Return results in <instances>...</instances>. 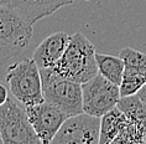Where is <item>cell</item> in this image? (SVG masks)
<instances>
[{"mask_svg":"<svg viewBox=\"0 0 146 144\" xmlns=\"http://www.w3.org/2000/svg\"><path fill=\"white\" fill-rule=\"evenodd\" d=\"M4 143V139H3V134H1V129H0V144Z\"/></svg>","mask_w":146,"mask_h":144,"instance_id":"ffe728a7","label":"cell"},{"mask_svg":"<svg viewBox=\"0 0 146 144\" xmlns=\"http://www.w3.org/2000/svg\"><path fill=\"white\" fill-rule=\"evenodd\" d=\"M98 71L110 82L120 86L123 81L124 71H125V62L123 57L114 56L109 54H96Z\"/></svg>","mask_w":146,"mask_h":144,"instance_id":"8fae6325","label":"cell"},{"mask_svg":"<svg viewBox=\"0 0 146 144\" xmlns=\"http://www.w3.org/2000/svg\"><path fill=\"white\" fill-rule=\"evenodd\" d=\"M0 129L5 144H41V139L23 111L11 97L0 106Z\"/></svg>","mask_w":146,"mask_h":144,"instance_id":"5b68a950","label":"cell"},{"mask_svg":"<svg viewBox=\"0 0 146 144\" xmlns=\"http://www.w3.org/2000/svg\"><path fill=\"white\" fill-rule=\"evenodd\" d=\"M126 116L118 107H114L102 117L100 122V140L99 144H110L119 134Z\"/></svg>","mask_w":146,"mask_h":144,"instance_id":"7c38bea8","label":"cell"},{"mask_svg":"<svg viewBox=\"0 0 146 144\" xmlns=\"http://www.w3.org/2000/svg\"><path fill=\"white\" fill-rule=\"evenodd\" d=\"M13 0H0V8L1 6H11Z\"/></svg>","mask_w":146,"mask_h":144,"instance_id":"d6986e66","label":"cell"},{"mask_svg":"<svg viewBox=\"0 0 146 144\" xmlns=\"http://www.w3.org/2000/svg\"><path fill=\"white\" fill-rule=\"evenodd\" d=\"M72 3H74V0H13L11 6L34 25Z\"/></svg>","mask_w":146,"mask_h":144,"instance_id":"30bf717a","label":"cell"},{"mask_svg":"<svg viewBox=\"0 0 146 144\" xmlns=\"http://www.w3.org/2000/svg\"><path fill=\"white\" fill-rule=\"evenodd\" d=\"M96 47L81 32L71 35L68 46L52 67L54 72L67 80L84 83L99 73Z\"/></svg>","mask_w":146,"mask_h":144,"instance_id":"6da1fadb","label":"cell"},{"mask_svg":"<svg viewBox=\"0 0 146 144\" xmlns=\"http://www.w3.org/2000/svg\"><path fill=\"white\" fill-rule=\"evenodd\" d=\"M34 35L32 24L13 6L0 8V65L19 56Z\"/></svg>","mask_w":146,"mask_h":144,"instance_id":"7a4b0ae2","label":"cell"},{"mask_svg":"<svg viewBox=\"0 0 146 144\" xmlns=\"http://www.w3.org/2000/svg\"><path fill=\"white\" fill-rule=\"evenodd\" d=\"M113 143H146V132L142 129L140 125L127 119L124 122L119 134L116 135Z\"/></svg>","mask_w":146,"mask_h":144,"instance_id":"9a60e30c","label":"cell"},{"mask_svg":"<svg viewBox=\"0 0 146 144\" xmlns=\"http://www.w3.org/2000/svg\"><path fill=\"white\" fill-rule=\"evenodd\" d=\"M100 117L86 112L71 116L64 121L57 134L53 137L54 144H99Z\"/></svg>","mask_w":146,"mask_h":144,"instance_id":"52a82bcc","label":"cell"},{"mask_svg":"<svg viewBox=\"0 0 146 144\" xmlns=\"http://www.w3.org/2000/svg\"><path fill=\"white\" fill-rule=\"evenodd\" d=\"M26 113L31 125L43 144L52 142L53 137L68 118L67 113L47 101L26 106Z\"/></svg>","mask_w":146,"mask_h":144,"instance_id":"ba28073f","label":"cell"},{"mask_svg":"<svg viewBox=\"0 0 146 144\" xmlns=\"http://www.w3.org/2000/svg\"><path fill=\"white\" fill-rule=\"evenodd\" d=\"M40 70L45 101L57 106L68 117L84 112L82 83L64 78L51 67Z\"/></svg>","mask_w":146,"mask_h":144,"instance_id":"277c9868","label":"cell"},{"mask_svg":"<svg viewBox=\"0 0 146 144\" xmlns=\"http://www.w3.org/2000/svg\"><path fill=\"white\" fill-rule=\"evenodd\" d=\"M9 94H8V90H6L5 84H3L0 82V106H3L4 103L8 101Z\"/></svg>","mask_w":146,"mask_h":144,"instance_id":"e0dca14e","label":"cell"},{"mask_svg":"<svg viewBox=\"0 0 146 144\" xmlns=\"http://www.w3.org/2000/svg\"><path fill=\"white\" fill-rule=\"evenodd\" d=\"M137 94H139V97L141 98V101L144 102V103H145V106H146V83L141 87V90L137 92Z\"/></svg>","mask_w":146,"mask_h":144,"instance_id":"ac0fdd59","label":"cell"},{"mask_svg":"<svg viewBox=\"0 0 146 144\" xmlns=\"http://www.w3.org/2000/svg\"><path fill=\"white\" fill-rule=\"evenodd\" d=\"M145 83H146V78H144L142 76H139V75H135V73L124 71L123 81L119 86L120 94H121V97L136 94Z\"/></svg>","mask_w":146,"mask_h":144,"instance_id":"2e32d148","label":"cell"},{"mask_svg":"<svg viewBox=\"0 0 146 144\" xmlns=\"http://www.w3.org/2000/svg\"><path fill=\"white\" fill-rule=\"evenodd\" d=\"M6 82L11 94L25 106L45 101L41 70L34 58H25L9 66L6 70Z\"/></svg>","mask_w":146,"mask_h":144,"instance_id":"3957f363","label":"cell"},{"mask_svg":"<svg viewBox=\"0 0 146 144\" xmlns=\"http://www.w3.org/2000/svg\"><path fill=\"white\" fill-rule=\"evenodd\" d=\"M82 91L83 111L100 118L116 107L121 97L118 84L110 82L100 73L82 83Z\"/></svg>","mask_w":146,"mask_h":144,"instance_id":"8992f818","label":"cell"},{"mask_svg":"<svg viewBox=\"0 0 146 144\" xmlns=\"http://www.w3.org/2000/svg\"><path fill=\"white\" fill-rule=\"evenodd\" d=\"M71 35L64 31H57L43 39L34 52V60L40 68L52 67L67 49Z\"/></svg>","mask_w":146,"mask_h":144,"instance_id":"9c48e42d","label":"cell"},{"mask_svg":"<svg viewBox=\"0 0 146 144\" xmlns=\"http://www.w3.org/2000/svg\"><path fill=\"white\" fill-rule=\"evenodd\" d=\"M116 107L127 117V119L140 125L146 132V106L137 93L120 97Z\"/></svg>","mask_w":146,"mask_h":144,"instance_id":"4fadbf2b","label":"cell"},{"mask_svg":"<svg viewBox=\"0 0 146 144\" xmlns=\"http://www.w3.org/2000/svg\"><path fill=\"white\" fill-rule=\"evenodd\" d=\"M125 62V71L146 78V54L131 47H124L119 54Z\"/></svg>","mask_w":146,"mask_h":144,"instance_id":"5bb4252c","label":"cell"}]
</instances>
